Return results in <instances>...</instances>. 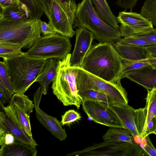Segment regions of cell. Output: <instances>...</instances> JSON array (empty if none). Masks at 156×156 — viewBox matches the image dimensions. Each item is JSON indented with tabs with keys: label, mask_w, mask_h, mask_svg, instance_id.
I'll return each mask as SVG.
<instances>
[{
	"label": "cell",
	"mask_w": 156,
	"mask_h": 156,
	"mask_svg": "<svg viewBox=\"0 0 156 156\" xmlns=\"http://www.w3.org/2000/svg\"><path fill=\"white\" fill-rule=\"evenodd\" d=\"M71 54L58 60L56 73L52 82L53 94L65 106L74 105L79 109L82 100L78 94L76 84L78 67L71 66Z\"/></svg>",
	"instance_id": "4"
},
{
	"label": "cell",
	"mask_w": 156,
	"mask_h": 156,
	"mask_svg": "<svg viewBox=\"0 0 156 156\" xmlns=\"http://www.w3.org/2000/svg\"><path fill=\"white\" fill-rule=\"evenodd\" d=\"M134 36L156 44V28L148 32Z\"/></svg>",
	"instance_id": "34"
},
{
	"label": "cell",
	"mask_w": 156,
	"mask_h": 156,
	"mask_svg": "<svg viewBox=\"0 0 156 156\" xmlns=\"http://www.w3.org/2000/svg\"><path fill=\"white\" fill-rule=\"evenodd\" d=\"M0 130L12 134L16 140L32 147L38 145L32 136H30L13 122L4 112H0Z\"/></svg>",
	"instance_id": "17"
},
{
	"label": "cell",
	"mask_w": 156,
	"mask_h": 156,
	"mask_svg": "<svg viewBox=\"0 0 156 156\" xmlns=\"http://www.w3.org/2000/svg\"><path fill=\"white\" fill-rule=\"evenodd\" d=\"M135 143L127 142L104 141L94 144L83 149L67 154L72 156H131L136 154Z\"/></svg>",
	"instance_id": "10"
},
{
	"label": "cell",
	"mask_w": 156,
	"mask_h": 156,
	"mask_svg": "<svg viewBox=\"0 0 156 156\" xmlns=\"http://www.w3.org/2000/svg\"><path fill=\"white\" fill-rule=\"evenodd\" d=\"M126 77L145 88L156 89V67L149 65L124 74Z\"/></svg>",
	"instance_id": "16"
},
{
	"label": "cell",
	"mask_w": 156,
	"mask_h": 156,
	"mask_svg": "<svg viewBox=\"0 0 156 156\" xmlns=\"http://www.w3.org/2000/svg\"><path fill=\"white\" fill-rule=\"evenodd\" d=\"M57 60L53 58L47 59L43 70L36 79V82H38L43 89L44 95L47 94L48 86L56 74Z\"/></svg>",
	"instance_id": "22"
},
{
	"label": "cell",
	"mask_w": 156,
	"mask_h": 156,
	"mask_svg": "<svg viewBox=\"0 0 156 156\" xmlns=\"http://www.w3.org/2000/svg\"><path fill=\"white\" fill-rule=\"evenodd\" d=\"M0 93L9 103L15 94L13 85L3 61L0 62Z\"/></svg>",
	"instance_id": "24"
},
{
	"label": "cell",
	"mask_w": 156,
	"mask_h": 156,
	"mask_svg": "<svg viewBox=\"0 0 156 156\" xmlns=\"http://www.w3.org/2000/svg\"><path fill=\"white\" fill-rule=\"evenodd\" d=\"M145 48L151 56L156 58V44L145 47Z\"/></svg>",
	"instance_id": "41"
},
{
	"label": "cell",
	"mask_w": 156,
	"mask_h": 156,
	"mask_svg": "<svg viewBox=\"0 0 156 156\" xmlns=\"http://www.w3.org/2000/svg\"><path fill=\"white\" fill-rule=\"evenodd\" d=\"M16 6L24 5L19 0H0V7Z\"/></svg>",
	"instance_id": "39"
},
{
	"label": "cell",
	"mask_w": 156,
	"mask_h": 156,
	"mask_svg": "<svg viewBox=\"0 0 156 156\" xmlns=\"http://www.w3.org/2000/svg\"><path fill=\"white\" fill-rule=\"evenodd\" d=\"M147 58L140 60H129L122 58V68L121 79L123 78L124 74L126 73L150 65Z\"/></svg>",
	"instance_id": "29"
},
{
	"label": "cell",
	"mask_w": 156,
	"mask_h": 156,
	"mask_svg": "<svg viewBox=\"0 0 156 156\" xmlns=\"http://www.w3.org/2000/svg\"><path fill=\"white\" fill-rule=\"evenodd\" d=\"M134 137L126 129L117 127H110L103 135L104 141L127 142L135 143Z\"/></svg>",
	"instance_id": "25"
},
{
	"label": "cell",
	"mask_w": 156,
	"mask_h": 156,
	"mask_svg": "<svg viewBox=\"0 0 156 156\" xmlns=\"http://www.w3.org/2000/svg\"><path fill=\"white\" fill-rule=\"evenodd\" d=\"M75 34V44L71 54L70 64L72 66L82 68L84 58L90 49L94 38L90 31L83 27L76 29Z\"/></svg>",
	"instance_id": "14"
},
{
	"label": "cell",
	"mask_w": 156,
	"mask_h": 156,
	"mask_svg": "<svg viewBox=\"0 0 156 156\" xmlns=\"http://www.w3.org/2000/svg\"><path fill=\"white\" fill-rule=\"evenodd\" d=\"M22 48L18 44L6 42H0V57L7 58L22 53Z\"/></svg>",
	"instance_id": "27"
},
{
	"label": "cell",
	"mask_w": 156,
	"mask_h": 156,
	"mask_svg": "<svg viewBox=\"0 0 156 156\" xmlns=\"http://www.w3.org/2000/svg\"><path fill=\"white\" fill-rule=\"evenodd\" d=\"M147 91L145 107L135 109V124L138 136L142 140L148 123L156 116V89Z\"/></svg>",
	"instance_id": "15"
},
{
	"label": "cell",
	"mask_w": 156,
	"mask_h": 156,
	"mask_svg": "<svg viewBox=\"0 0 156 156\" xmlns=\"http://www.w3.org/2000/svg\"><path fill=\"white\" fill-rule=\"evenodd\" d=\"M84 27L100 43L116 42L121 38L119 31L105 22L96 12L90 0H82L77 5L73 26Z\"/></svg>",
	"instance_id": "3"
},
{
	"label": "cell",
	"mask_w": 156,
	"mask_h": 156,
	"mask_svg": "<svg viewBox=\"0 0 156 156\" xmlns=\"http://www.w3.org/2000/svg\"><path fill=\"white\" fill-rule=\"evenodd\" d=\"M140 13L150 20L153 26L156 27V0L145 1Z\"/></svg>",
	"instance_id": "30"
},
{
	"label": "cell",
	"mask_w": 156,
	"mask_h": 156,
	"mask_svg": "<svg viewBox=\"0 0 156 156\" xmlns=\"http://www.w3.org/2000/svg\"><path fill=\"white\" fill-rule=\"evenodd\" d=\"M127 130L134 137L138 136L135 124V109L128 104L116 102L110 105Z\"/></svg>",
	"instance_id": "18"
},
{
	"label": "cell",
	"mask_w": 156,
	"mask_h": 156,
	"mask_svg": "<svg viewBox=\"0 0 156 156\" xmlns=\"http://www.w3.org/2000/svg\"><path fill=\"white\" fill-rule=\"evenodd\" d=\"M119 31L123 37L144 33L154 28L151 22L140 13L126 10L119 12L117 17Z\"/></svg>",
	"instance_id": "12"
},
{
	"label": "cell",
	"mask_w": 156,
	"mask_h": 156,
	"mask_svg": "<svg viewBox=\"0 0 156 156\" xmlns=\"http://www.w3.org/2000/svg\"><path fill=\"white\" fill-rule=\"evenodd\" d=\"M3 62L13 86L15 93H25L43 70L46 60L30 57L23 52Z\"/></svg>",
	"instance_id": "2"
},
{
	"label": "cell",
	"mask_w": 156,
	"mask_h": 156,
	"mask_svg": "<svg viewBox=\"0 0 156 156\" xmlns=\"http://www.w3.org/2000/svg\"><path fill=\"white\" fill-rule=\"evenodd\" d=\"M16 140L12 134L0 130V145L1 147L5 145L13 144Z\"/></svg>",
	"instance_id": "33"
},
{
	"label": "cell",
	"mask_w": 156,
	"mask_h": 156,
	"mask_svg": "<svg viewBox=\"0 0 156 156\" xmlns=\"http://www.w3.org/2000/svg\"><path fill=\"white\" fill-rule=\"evenodd\" d=\"M113 45L122 58L129 60H140L148 57L149 53L145 47L115 42Z\"/></svg>",
	"instance_id": "20"
},
{
	"label": "cell",
	"mask_w": 156,
	"mask_h": 156,
	"mask_svg": "<svg viewBox=\"0 0 156 156\" xmlns=\"http://www.w3.org/2000/svg\"><path fill=\"white\" fill-rule=\"evenodd\" d=\"M71 47L69 37L54 32L41 36L25 53L35 58L61 60L70 53Z\"/></svg>",
	"instance_id": "6"
},
{
	"label": "cell",
	"mask_w": 156,
	"mask_h": 156,
	"mask_svg": "<svg viewBox=\"0 0 156 156\" xmlns=\"http://www.w3.org/2000/svg\"><path fill=\"white\" fill-rule=\"evenodd\" d=\"M116 42L123 44L147 47L156 44L153 43L140 38L134 35L120 38Z\"/></svg>",
	"instance_id": "31"
},
{
	"label": "cell",
	"mask_w": 156,
	"mask_h": 156,
	"mask_svg": "<svg viewBox=\"0 0 156 156\" xmlns=\"http://www.w3.org/2000/svg\"><path fill=\"white\" fill-rule=\"evenodd\" d=\"M78 68L76 78L78 91L95 90L105 94L115 102L128 104L127 93L121 85L120 80L115 82L108 81L90 73L82 68Z\"/></svg>",
	"instance_id": "7"
},
{
	"label": "cell",
	"mask_w": 156,
	"mask_h": 156,
	"mask_svg": "<svg viewBox=\"0 0 156 156\" xmlns=\"http://www.w3.org/2000/svg\"><path fill=\"white\" fill-rule=\"evenodd\" d=\"M41 20L0 23V42L20 44L22 48H30L41 36Z\"/></svg>",
	"instance_id": "5"
},
{
	"label": "cell",
	"mask_w": 156,
	"mask_h": 156,
	"mask_svg": "<svg viewBox=\"0 0 156 156\" xmlns=\"http://www.w3.org/2000/svg\"><path fill=\"white\" fill-rule=\"evenodd\" d=\"M77 6L74 0H51L48 23L55 32L69 38L73 36L75 31L73 26Z\"/></svg>",
	"instance_id": "8"
},
{
	"label": "cell",
	"mask_w": 156,
	"mask_h": 156,
	"mask_svg": "<svg viewBox=\"0 0 156 156\" xmlns=\"http://www.w3.org/2000/svg\"><path fill=\"white\" fill-rule=\"evenodd\" d=\"M61 117V123L62 125L69 124L81 118L80 113L73 109L66 111Z\"/></svg>",
	"instance_id": "32"
},
{
	"label": "cell",
	"mask_w": 156,
	"mask_h": 156,
	"mask_svg": "<svg viewBox=\"0 0 156 156\" xmlns=\"http://www.w3.org/2000/svg\"><path fill=\"white\" fill-rule=\"evenodd\" d=\"M64 1H66L67 2H69L71 1L72 0H64Z\"/></svg>",
	"instance_id": "43"
},
{
	"label": "cell",
	"mask_w": 156,
	"mask_h": 156,
	"mask_svg": "<svg viewBox=\"0 0 156 156\" xmlns=\"http://www.w3.org/2000/svg\"><path fill=\"white\" fill-rule=\"evenodd\" d=\"M152 133L156 135V116H154L148 123L144 136V139Z\"/></svg>",
	"instance_id": "38"
},
{
	"label": "cell",
	"mask_w": 156,
	"mask_h": 156,
	"mask_svg": "<svg viewBox=\"0 0 156 156\" xmlns=\"http://www.w3.org/2000/svg\"><path fill=\"white\" fill-rule=\"evenodd\" d=\"M40 30L43 36L50 35L55 32L54 28L51 24L41 20Z\"/></svg>",
	"instance_id": "37"
},
{
	"label": "cell",
	"mask_w": 156,
	"mask_h": 156,
	"mask_svg": "<svg viewBox=\"0 0 156 156\" xmlns=\"http://www.w3.org/2000/svg\"><path fill=\"white\" fill-rule=\"evenodd\" d=\"M147 59L150 65L156 67V58L151 56L149 54Z\"/></svg>",
	"instance_id": "42"
},
{
	"label": "cell",
	"mask_w": 156,
	"mask_h": 156,
	"mask_svg": "<svg viewBox=\"0 0 156 156\" xmlns=\"http://www.w3.org/2000/svg\"><path fill=\"white\" fill-rule=\"evenodd\" d=\"M24 93L23 92L15 93L8 105L1 106L10 120L28 135L32 136L30 115L33 112L34 105Z\"/></svg>",
	"instance_id": "9"
},
{
	"label": "cell",
	"mask_w": 156,
	"mask_h": 156,
	"mask_svg": "<svg viewBox=\"0 0 156 156\" xmlns=\"http://www.w3.org/2000/svg\"><path fill=\"white\" fill-rule=\"evenodd\" d=\"M0 23L27 21L33 19L24 6L0 7Z\"/></svg>",
	"instance_id": "19"
},
{
	"label": "cell",
	"mask_w": 156,
	"mask_h": 156,
	"mask_svg": "<svg viewBox=\"0 0 156 156\" xmlns=\"http://www.w3.org/2000/svg\"><path fill=\"white\" fill-rule=\"evenodd\" d=\"M98 14L106 23L119 30V26L106 0H90Z\"/></svg>",
	"instance_id": "23"
},
{
	"label": "cell",
	"mask_w": 156,
	"mask_h": 156,
	"mask_svg": "<svg viewBox=\"0 0 156 156\" xmlns=\"http://www.w3.org/2000/svg\"><path fill=\"white\" fill-rule=\"evenodd\" d=\"M43 91V89L40 86L34 94V102L36 118L53 136L61 141L64 140L67 135L65 130L62 128L61 122L55 117L45 113L39 107Z\"/></svg>",
	"instance_id": "13"
},
{
	"label": "cell",
	"mask_w": 156,
	"mask_h": 156,
	"mask_svg": "<svg viewBox=\"0 0 156 156\" xmlns=\"http://www.w3.org/2000/svg\"><path fill=\"white\" fill-rule=\"evenodd\" d=\"M27 9L33 19L41 20L44 12L41 0H19Z\"/></svg>",
	"instance_id": "28"
},
{
	"label": "cell",
	"mask_w": 156,
	"mask_h": 156,
	"mask_svg": "<svg viewBox=\"0 0 156 156\" xmlns=\"http://www.w3.org/2000/svg\"><path fill=\"white\" fill-rule=\"evenodd\" d=\"M37 150L32 147L16 140L12 144L1 147L0 156H36Z\"/></svg>",
	"instance_id": "21"
},
{
	"label": "cell",
	"mask_w": 156,
	"mask_h": 156,
	"mask_svg": "<svg viewBox=\"0 0 156 156\" xmlns=\"http://www.w3.org/2000/svg\"><path fill=\"white\" fill-rule=\"evenodd\" d=\"M138 0H117L116 4L119 7L126 9H129L130 11L136 5Z\"/></svg>",
	"instance_id": "36"
},
{
	"label": "cell",
	"mask_w": 156,
	"mask_h": 156,
	"mask_svg": "<svg viewBox=\"0 0 156 156\" xmlns=\"http://www.w3.org/2000/svg\"><path fill=\"white\" fill-rule=\"evenodd\" d=\"M82 109L94 122L109 127L125 129L120 119L108 104L101 101H83Z\"/></svg>",
	"instance_id": "11"
},
{
	"label": "cell",
	"mask_w": 156,
	"mask_h": 156,
	"mask_svg": "<svg viewBox=\"0 0 156 156\" xmlns=\"http://www.w3.org/2000/svg\"><path fill=\"white\" fill-rule=\"evenodd\" d=\"M78 94L83 101H101L109 105L115 102L109 97L100 92L93 90L78 91Z\"/></svg>",
	"instance_id": "26"
},
{
	"label": "cell",
	"mask_w": 156,
	"mask_h": 156,
	"mask_svg": "<svg viewBox=\"0 0 156 156\" xmlns=\"http://www.w3.org/2000/svg\"><path fill=\"white\" fill-rule=\"evenodd\" d=\"M86 71L108 81L121 80L122 59L111 43H100L92 45L82 67Z\"/></svg>",
	"instance_id": "1"
},
{
	"label": "cell",
	"mask_w": 156,
	"mask_h": 156,
	"mask_svg": "<svg viewBox=\"0 0 156 156\" xmlns=\"http://www.w3.org/2000/svg\"><path fill=\"white\" fill-rule=\"evenodd\" d=\"M145 143L142 147L145 152L149 156H156V149L152 144L149 135L145 138Z\"/></svg>",
	"instance_id": "35"
},
{
	"label": "cell",
	"mask_w": 156,
	"mask_h": 156,
	"mask_svg": "<svg viewBox=\"0 0 156 156\" xmlns=\"http://www.w3.org/2000/svg\"><path fill=\"white\" fill-rule=\"evenodd\" d=\"M52 0H41L44 12L49 19L50 16V11ZM64 1V0H62Z\"/></svg>",
	"instance_id": "40"
}]
</instances>
